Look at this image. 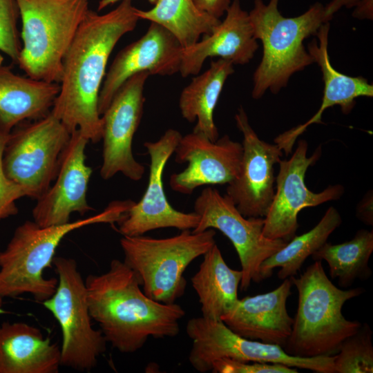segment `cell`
Masks as SVG:
<instances>
[{
    "label": "cell",
    "mask_w": 373,
    "mask_h": 373,
    "mask_svg": "<svg viewBox=\"0 0 373 373\" xmlns=\"http://www.w3.org/2000/svg\"><path fill=\"white\" fill-rule=\"evenodd\" d=\"M135 10L131 0L103 15L89 9L63 59L60 90L50 112L70 133L79 130L93 143L102 137L98 98L108 60L119 40L136 27Z\"/></svg>",
    "instance_id": "6da1fadb"
},
{
    "label": "cell",
    "mask_w": 373,
    "mask_h": 373,
    "mask_svg": "<svg viewBox=\"0 0 373 373\" xmlns=\"http://www.w3.org/2000/svg\"><path fill=\"white\" fill-rule=\"evenodd\" d=\"M89 313L107 343L122 353H134L150 337L173 338L185 315L177 303L165 304L149 298L140 280L124 261L113 259L108 269L85 280Z\"/></svg>",
    "instance_id": "7a4b0ae2"
},
{
    "label": "cell",
    "mask_w": 373,
    "mask_h": 373,
    "mask_svg": "<svg viewBox=\"0 0 373 373\" xmlns=\"http://www.w3.org/2000/svg\"><path fill=\"white\" fill-rule=\"evenodd\" d=\"M131 206V200L114 201L100 213L64 224L41 227L26 220L18 226L5 249L0 251V298L30 294L40 303L50 298L58 280L44 278L43 272L52 263L62 239L85 226L118 222Z\"/></svg>",
    "instance_id": "3957f363"
},
{
    "label": "cell",
    "mask_w": 373,
    "mask_h": 373,
    "mask_svg": "<svg viewBox=\"0 0 373 373\" xmlns=\"http://www.w3.org/2000/svg\"><path fill=\"white\" fill-rule=\"evenodd\" d=\"M298 291V307L291 332L283 350L298 357L332 356L361 326L347 320L346 301L364 292L361 287L342 289L327 276L321 260L309 266L298 278H289Z\"/></svg>",
    "instance_id": "277c9868"
},
{
    "label": "cell",
    "mask_w": 373,
    "mask_h": 373,
    "mask_svg": "<svg viewBox=\"0 0 373 373\" xmlns=\"http://www.w3.org/2000/svg\"><path fill=\"white\" fill-rule=\"evenodd\" d=\"M279 0H254L249 12L255 38L262 44V57L253 76L254 99L267 90L278 93L290 77L314 63L304 41L316 35L325 23L324 6L316 2L302 15L285 17L278 10Z\"/></svg>",
    "instance_id": "5b68a950"
},
{
    "label": "cell",
    "mask_w": 373,
    "mask_h": 373,
    "mask_svg": "<svg viewBox=\"0 0 373 373\" xmlns=\"http://www.w3.org/2000/svg\"><path fill=\"white\" fill-rule=\"evenodd\" d=\"M21 19L18 61L28 77L60 84L63 59L88 11V0H15Z\"/></svg>",
    "instance_id": "8992f818"
},
{
    "label": "cell",
    "mask_w": 373,
    "mask_h": 373,
    "mask_svg": "<svg viewBox=\"0 0 373 373\" xmlns=\"http://www.w3.org/2000/svg\"><path fill=\"white\" fill-rule=\"evenodd\" d=\"M216 234L214 229H209L201 232L183 230L164 238L123 236L120 239L123 261L136 274L149 298L175 303L185 291L184 272L216 244Z\"/></svg>",
    "instance_id": "52a82bcc"
},
{
    "label": "cell",
    "mask_w": 373,
    "mask_h": 373,
    "mask_svg": "<svg viewBox=\"0 0 373 373\" xmlns=\"http://www.w3.org/2000/svg\"><path fill=\"white\" fill-rule=\"evenodd\" d=\"M52 264L58 276L57 289L42 304L61 327L60 364L88 372L96 367L99 356L106 352L107 341L101 330L92 326L85 280L76 260L55 257Z\"/></svg>",
    "instance_id": "ba28073f"
},
{
    "label": "cell",
    "mask_w": 373,
    "mask_h": 373,
    "mask_svg": "<svg viewBox=\"0 0 373 373\" xmlns=\"http://www.w3.org/2000/svg\"><path fill=\"white\" fill-rule=\"evenodd\" d=\"M71 133L51 112L37 120L15 126L4 147L6 175L23 186L28 197L37 200L57 177L61 153Z\"/></svg>",
    "instance_id": "9c48e42d"
},
{
    "label": "cell",
    "mask_w": 373,
    "mask_h": 373,
    "mask_svg": "<svg viewBox=\"0 0 373 373\" xmlns=\"http://www.w3.org/2000/svg\"><path fill=\"white\" fill-rule=\"evenodd\" d=\"M186 332L192 341L189 355L191 366L200 373L211 372L213 361L227 358L242 362L279 363L317 373H334V355L298 357L279 345L244 338L222 321L202 316L189 320Z\"/></svg>",
    "instance_id": "30bf717a"
},
{
    "label": "cell",
    "mask_w": 373,
    "mask_h": 373,
    "mask_svg": "<svg viewBox=\"0 0 373 373\" xmlns=\"http://www.w3.org/2000/svg\"><path fill=\"white\" fill-rule=\"evenodd\" d=\"M194 212L200 219L192 231L217 229L233 244L241 265L242 291L247 290L251 282L262 281L261 264L287 244L283 240L265 237L264 218L244 217L231 200L216 189L209 186L202 191L195 200Z\"/></svg>",
    "instance_id": "8fae6325"
},
{
    "label": "cell",
    "mask_w": 373,
    "mask_h": 373,
    "mask_svg": "<svg viewBox=\"0 0 373 373\" xmlns=\"http://www.w3.org/2000/svg\"><path fill=\"white\" fill-rule=\"evenodd\" d=\"M307 142L300 140L291 157L281 160L278 164L274 196L264 218L262 233L268 238L289 242L296 236L298 215L302 209L336 200L344 193L341 184L330 185L318 193L307 188L305 182L306 172L318 160L322 153L321 146H318L307 157Z\"/></svg>",
    "instance_id": "7c38bea8"
},
{
    "label": "cell",
    "mask_w": 373,
    "mask_h": 373,
    "mask_svg": "<svg viewBox=\"0 0 373 373\" xmlns=\"http://www.w3.org/2000/svg\"><path fill=\"white\" fill-rule=\"evenodd\" d=\"M149 75L147 72H141L128 78L102 115L103 149L100 175L104 180L122 173L133 181H139L145 173L144 166L133 156L132 143L143 115L144 88Z\"/></svg>",
    "instance_id": "4fadbf2b"
},
{
    "label": "cell",
    "mask_w": 373,
    "mask_h": 373,
    "mask_svg": "<svg viewBox=\"0 0 373 373\" xmlns=\"http://www.w3.org/2000/svg\"><path fill=\"white\" fill-rule=\"evenodd\" d=\"M235 120L243 136L242 155L238 173L227 184L226 195L244 217L265 218L275 193L274 165L280 162L283 151L276 144L258 137L242 107Z\"/></svg>",
    "instance_id": "5bb4252c"
},
{
    "label": "cell",
    "mask_w": 373,
    "mask_h": 373,
    "mask_svg": "<svg viewBox=\"0 0 373 373\" xmlns=\"http://www.w3.org/2000/svg\"><path fill=\"white\" fill-rule=\"evenodd\" d=\"M175 129L169 128L155 142H145L150 156L149 182L141 200L132 205L117 222L123 236H136L160 228L173 227L193 230L200 217L195 213H184L173 208L168 201L163 186L162 175L170 157L182 137Z\"/></svg>",
    "instance_id": "9a60e30c"
},
{
    "label": "cell",
    "mask_w": 373,
    "mask_h": 373,
    "mask_svg": "<svg viewBox=\"0 0 373 373\" xmlns=\"http://www.w3.org/2000/svg\"><path fill=\"white\" fill-rule=\"evenodd\" d=\"M174 153L177 163L188 164L182 171L171 175L170 186L174 191L189 195L201 186L231 182L239 171L242 146L227 135L213 142L204 134L192 131L182 136Z\"/></svg>",
    "instance_id": "2e32d148"
},
{
    "label": "cell",
    "mask_w": 373,
    "mask_h": 373,
    "mask_svg": "<svg viewBox=\"0 0 373 373\" xmlns=\"http://www.w3.org/2000/svg\"><path fill=\"white\" fill-rule=\"evenodd\" d=\"M183 48L162 26L151 22L146 33L121 50L106 74L98 98L102 115L113 96L131 76L141 72L150 75H172L180 71Z\"/></svg>",
    "instance_id": "e0dca14e"
},
{
    "label": "cell",
    "mask_w": 373,
    "mask_h": 373,
    "mask_svg": "<svg viewBox=\"0 0 373 373\" xmlns=\"http://www.w3.org/2000/svg\"><path fill=\"white\" fill-rule=\"evenodd\" d=\"M88 140L79 130L71 133L63 151L55 183L37 200L32 209L33 221L41 227L61 225L70 222V215L82 216L93 210L87 202L88 185L93 169L86 164L85 150Z\"/></svg>",
    "instance_id": "ac0fdd59"
},
{
    "label": "cell",
    "mask_w": 373,
    "mask_h": 373,
    "mask_svg": "<svg viewBox=\"0 0 373 373\" xmlns=\"http://www.w3.org/2000/svg\"><path fill=\"white\" fill-rule=\"evenodd\" d=\"M292 285L291 279L286 278L271 291L238 299L221 321L244 338L283 348L294 322L287 309Z\"/></svg>",
    "instance_id": "d6986e66"
},
{
    "label": "cell",
    "mask_w": 373,
    "mask_h": 373,
    "mask_svg": "<svg viewBox=\"0 0 373 373\" xmlns=\"http://www.w3.org/2000/svg\"><path fill=\"white\" fill-rule=\"evenodd\" d=\"M226 17L201 41L182 49L180 73L184 77L200 73L204 61L218 57L233 64L245 65L254 57L258 44L255 38L249 12L239 0H233Z\"/></svg>",
    "instance_id": "ffe728a7"
},
{
    "label": "cell",
    "mask_w": 373,
    "mask_h": 373,
    "mask_svg": "<svg viewBox=\"0 0 373 373\" xmlns=\"http://www.w3.org/2000/svg\"><path fill=\"white\" fill-rule=\"evenodd\" d=\"M329 22L323 23L317 31L318 40L308 44L307 51L321 68L324 82L323 96L318 111L305 123L287 131L274 139V142L289 155L298 139L312 124L322 123V115L329 107L338 105L344 114H349L359 97H373V86L363 77H351L336 70L332 65L328 54Z\"/></svg>",
    "instance_id": "44dd1931"
},
{
    "label": "cell",
    "mask_w": 373,
    "mask_h": 373,
    "mask_svg": "<svg viewBox=\"0 0 373 373\" xmlns=\"http://www.w3.org/2000/svg\"><path fill=\"white\" fill-rule=\"evenodd\" d=\"M61 349L41 331L23 322L0 325V373H57Z\"/></svg>",
    "instance_id": "7402d4cb"
},
{
    "label": "cell",
    "mask_w": 373,
    "mask_h": 373,
    "mask_svg": "<svg viewBox=\"0 0 373 373\" xmlns=\"http://www.w3.org/2000/svg\"><path fill=\"white\" fill-rule=\"evenodd\" d=\"M0 57V131L10 133L19 123L50 113L60 84L14 73Z\"/></svg>",
    "instance_id": "603a6c76"
},
{
    "label": "cell",
    "mask_w": 373,
    "mask_h": 373,
    "mask_svg": "<svg viewBox=\"0 0 373 373\" xmlns=\"http://www.w3.org/2000/svg\"><path fill=\"white\" fill-rule=\"evenodd\" d=\"M198 271L191 278L201 306L202 316L221 321L238 300L242 271L230 268L215 244L203 255Z\"/></svg>",
    "instance_id": "cb8c5ba5"
},
{
    "label": "cell",
    "mask_w": 373,
    "mask_h": 373,
    "mask_svg": "<svg viewBox=\"0 0 373 373\" xmlns=\"http://www.w3.org/2000/svg\"><path fill=\"white\" fill-rule=\"evenodd\" d=\"M229 61H211L210 67L194 77L180 95L179 108L189 122L197 121L193 131L204 134L215 142L219 133L213 119V113L224 84L234 72Z\"/></svg>",
    "instance_id": "d4e9b609"
},
{
    "label": "cell",
    "mask_w": 373,
    "mask_h": 373,
    "mask_svg": "<svg viewBox=\"0 0 373 373\" xmlns=\"http://www.w3.org/2000/svg\"><path fill=\"white\" fill-rule=\"evenodd\" d=\"M342 222L341 216L334 207H329L318 224L311 230L295 236L280 250L265 260L260 267L262 281L272 276L273 270L279 267L280 280L295 276L305 260L319 249L330 234Z\"/></svg>",
    "instance_id": "484cf974"
},
{
    "label": "cell",
    "mask_w": 373,
    "mask_h": 373,
    "mask_svg": "<svg viewBox=\"0 0 373 373\" xmlns=\"http://www.w3.org/2000/svg\"><path fill=\"white\" fill-rule=\"evenodd\" d=\"M140 19L156 23L169 31L183 48L210 34L220 22V19L198 9L193 0H158L149 10L136 8Z\"/></svg>",
    "instance_id": "4316f807"
},
{
    "label": "cell",
    "mask_w": 373,
    "mask_h": 373,
    "mask_svg": "<svg viewBox=\"0 0 373 373\" xmlns=\"http://www.w3.org/2000/svg\"><path fill=\"white\" fill-rule=\"evenodd\" d=\"M373 251V231H357L352 239L332 245L325 242L312 255L315 260H325L332 278L338 279L340 287H351L356 279L366 280L372 270L368 266Z\"/></svg>",
    "instance_id": "83f0119b"
},
{
    "label": "cell",
    "mask_w": 373,
    "mask_h": 373,
    "mask_svg": "<svg viewBox=\"0 0 373 373\" xmlns=\"http://www.w3.org/2000/svg\"><path fill=\"white\" fill-rule=\"evenodd\" d=\"M372 332L365 323L334 354V373H372Z\"/></svg>",
    "instance_id": "f1b7e54d"
},
{
    "label": "cell",
    "mask_w": 373,
    "mask_h": 373,
    "mask_svg": "<svg viewBox=\"0 0 373 373\" xmlns=\"http://www.w3.org/2000/svg\"><path fill=\"white\" fill-rule=\"evenodd\" d=\"M19 15L15 0H0V50L18 64L22 44L17 27Z\"/></svg>",
    "instance_id": "f546056e"
},
{
    "label": "cell",
    "mask_w": 373,
    "mask_h": 373,
    "mask_svg": "<svg viewBox=\"0 0 373 373\" xmlns=\"http://www.w3.org/2000/svg\"><path fill=\"white\" fill-rule=\"evenodd\" d=\"M9 133L0 131V220L17 214L15 204L18 199L27 196V191L19 184L10 180L5 174L2 157Z\"/></svg>",
    "instance_id": "4dcf8cb0"
},
{
    "label": "cell",
    "mask_w": 373,
    "mask_h": 373,
    "mask_svg": "<svg viewBox=\"0 0 373 373\" xmlns=\"http://www.w3.org/2000/svg\"><path fill=\"white\" fill-rule=\"evenodd\" d=\"M213 373H298L296 367L279 363L242 362L222 358L213 362Z\"/></svg>",
    "instance_id": "1f68e13d"
},
{
    "label": "cell",
    "mask_w": 373,
    "mask_h": 373,
    "mask_svg": "<svg viewBox=\"0 0 373 373\" xmlns=\"http://www.w3.org/2000/svg\"><path fill=\"white\" fill-rule=\"evenodd\" d=\"M196 7L211 16L220 19L227 11L231 0H193Z\"/></svg>",
    "instance_id": "d6a6232c"
},
{
    "label": "cell",
    "mask_w": 373,
    "mask_h": 373,
    "mask_svg": "<svg viewBox=\"0 0 373 373\" xmlns=\"http://www.w3.org/2000/svg\"><path fill=\"white\" fill-rule=\"evenodd\" d=\"M356 216L363 223L372 225V192H368L359 202L356 209Z\"/></svg>",
    "instance_id": "836d02e7"
},
{
    "label": "cell",
    "mask_w": 373,
    "mask_h": 373,
    "mask_svg": "<svg viewBox=\"0 0 373 373\" xmlns=\"http://www.w3.org/2000/svg\"><path fill=\"white\" fill-rule=\"evenodd\" d=\"M360 0H332L324 6V15L326 22H329L333 15L343 6L346 8L354 7Z\"/></svg>",
    "instance_id": "e575fe53"
},
{
    "label": "cell",
    "mask_w": 373,
    "mask_h": 373,
    "mask_svg": "<svg viewBox=\"0 0 373 373\" xmlns=\"http://www.w3.org/2000/svg\"><path fill=\"white\" fill-rule=\"evenodd\" d=\"M352 16L360 19H372L373 0H360L355 6Z\"/></svg>",
    "instance_id": "d590c367"
},
{
    "label": "cell",
    "mask_w": 373,
    "mask_h": 373,
    "mask_svg": "<svg viewBox=\"0 0 373 373\" xmlns=\"http://www.w3.org/2000/svg\"><path fill=\"white\" fill-rule=\"evenodd\" d=\"M119 1L123 0H100L98 5V11L104 9L106 7L114 4ZM151 4L155 5L158 0H147Z\"/></svg>",
    "instance_id": "8d00e7d4"
},
{
    "label": "cell",
    "mask_w": 373,
    "mask_h": 373,
    "mask_svg": "<svg viewBox=\"0 0 373 373\" xmlns=\"http://www.w3.org/2000/svg\"><path fill=\"white\" fill-rule=\"evenodd\" d=\"M2 304H3L2 298H0V311L1 310Z\"/></svg>",
    "instance_id": "74e56055"
}]
</instances>
